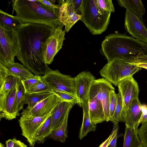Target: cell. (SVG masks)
<instances>
[{
	"label": "cell",
	"instance_id": "ab89813d",
	"mask_svg": "<svg viewBox=\"0 0 147 147\" xmlns=\"http://www.w3.org/2000/svg\"><path fill=\"white\" fill-rule=\"evenodd\" d=\"M82 0H67L76 13L81 15V7Z\"/></svg>",
	"mask_w": 147,
	"mask_h": 147
},
{
	"label": "cell",
	"instance_id": "7402d4cb",
	"mask_svg": "<svg viewBox=\"0 0 147 147\" xmlns=\"http://www.w3.org/2000/svg\"><path fill=\"white\" fill-rule=\"evenodd\" d=\"M117 1L120 6L142 18L145 10L142 1L140 0H118Z\"/></svg>",
	"mask_w": 147,
	"mask_h": 147
},
{
	"label": "cell",
	"instance_id": "4fadbf2b",
	"mask_svg": "<svg viewBox=\"0 0 147 147\" xmlns=\"http://www.w3.org/2000/svg\"><path fill=\"white\" fill-rule=\"evenodd\" d=\"M63 101L59 97L53 93L31 109H23L21 116L26 118L43 116L51 112L59 102Z\"/></svg>",
	"mask_w": 147,
	"mask_h": 147
},
{
	"label": "cell",
	"instance_id": "f1b7e54d",
	"mask_svg": "<svg viewBox=\"0 0 147 147\" xmlns=\"http://www.w3.org/2000/svg\"><path fill=\"white\" fill-rule=\"evenodd\" d=\"M123 108L122 101L120 92L117 94V103L116 107L110 121L114 123L122 122V112Z\"/></svg>",
	"mask_w": 147,
	"mask_h": 147
},
{
	"label": "cell",
	"instance_id": "8d00e7d4",
	"mask_svg": "<svg viewBox=\"0 0 147 147\" xmlns=\"http://www.w3.org/2000/svg\"><path fill=\"white\" fill-rule=\"evenodd\" d=\"M117 103V94L113 90L110 93L109 110L110 121L114 113Z\"/></svg>",
	"mask_w": 147,
	"mask_h": 147
},
{
	"label": "cell",
	"instance_id": "52a82bcc",
	"mask_svg": "<svg viewBox=\"0 0 147 147\" xmlns=\"http://www.w3.org/2000/svg\"><path fill=\"white\" fill-rule=\"evenodd\" d=\"M41 77L51 91L55 90L64 92L76 96L74 78L63 74L58 70L51 69Z\"/></svg>",
	"mask_w": 147,
	"mask_h": 147
},
{
	"label": "cell",
	"instance_id": "484cf974",
	"mask_svg": "<svg viewBox=\"0 0 147 147\" xmlns=\"http://www.w3.org/2000/svg\"><path fill=\"white\" fill-rule=\"evenodd\" d=\"M21 80L20 78L16 76H6L3 84L0 86V101L2 100L17 83Z\"/></svg>",
	"mask_w": 147,
	"mask_h": 147
},
{
	"label": "cell",
	"instance_id": "e575fe53",
	"mask_svg": "<svg viewBox=\"0 0 147 147\" xmlns=\"http://www.w3.org/2000/svg\"><path fill=\"white\" fill-rule=\"evenodd\" d=\"M41 79V76L39 75H35L34 76L26 80L22 81L26 93Z\"/></svg>",
	"mask_w": 147,
	"mask_h": 147
},
{
	"label": "cell",
	"instance_id": "d590c367",
	"mask_svg": "<svg viewBox=\"0 0 147 147\" xmlns=\"http://www.w3.org/2000/svg\"><path fill=\"white\" fill-rule=\"evenodd\" d=\"M138 132L142 147H147V123L142 124Z\"/></svg>",
	"mask_w": 147,
	"mask_h": 147
},
{
	"label": "cell",
	"instance_id": "f6af8a7d",
	"mask_svg": "<svg viewBox=\"0 0 147 147\" xmlns=\"http://www.w3.org/2000/svg\"><path fill=\"white\" fill-rule=\"evenodd\" d=\"M0 147H4V146H3V144H2L1 143H0Z\"/></svg>",
	"mask_w": 147,
	"mask_h": 147
},
{
	"label": "cell",
	"instance_id": "277c9868",
	"mask_svg": "<svg viewBox=\"0 0 147 147\" xmlns=\"http://www.w3.org/2000/svg\"><path fill=\"white\" fill-rule=\"evenodd\" d=\"M111 14L100 11L97 0H82L80 20L94 35L101 34L107 30Z\"/></svg>",
	"mask_w": 147,
	"mask_h": 147
},
{
	"label": "cell",
	"instance_id": "8fae6325",
	"mask_svg": "<svg viewBox=\"0 0 147 147\" xmlns=\"http://www.w3.org/2000/svg\"><path fill=\"white\" fill-rule=\"evenodd\" d=\"M124 26L132 37L147 45V28L142 18L126 9Z\"/></svg>",
	"mask_w": 147,
	"mask_h": 147
},
{
	"label": "cell",
	"instance_id": "4dcf8cb0",
	"mask_svg": "<svg viewBox=\"0 0 147 147\" xmlns=\"http://www.w3.org/2000/svg\"><path fill=\"white\" fill-rule=\"evenodd\" d=\"M51 92L46 83L42 78L26 94Z\"/></svg>",
	"mask_w": 147,
	"mask_h": 147
},
{
	"label": "cell",
	"instance_id": "603a6c76",
	"mask_svg": "<svg viewBox=\"0 0 147 147\" xmlns=\"http://www.w3.org/2000/svg\"><path fill=\"white\" fill-rule=\"evenodd\" d=\"M83 119L82 125L80 128L79 138L82 140L87 136L90 131H95L96 129V125L94 124L91 121L89 116L88 104H84L82 107Z\"/></svg>",
	"mask_w": 147,
	"mask_h": 147
},
{
	"label": "cell",
	"instance_id": "d4e9b609",
	"mask_svg": "<svg viewBox=\"0 0 147 147\" xmlns=\"http://www.w3.org/2000/svg\"><path fill=\"white\" fill-rule=\"evenodd\" d=\"M22 24L15 16L0 10V24L16 31Z\"/></svg>",
	"mask_w": 147,
	"mask_h": 147
},
{
	"label": "cell",
	"instance_id": "cb8c5ba5",
	"mask_svg": "<svg viewBox=\"0 0 147 147\" xmlns=\"http://www.w3.org/2000/svg\"><path fill=\"white\" fill-rule=\"evenodd\" d=\"M68 111L65 119L61 124L50 135V138L62 143H64L68 137L67 131V120L70 111Z\"/></svg>",
	"mask_w": 147,
	"mask_h": 147
},
{
	"label": "cell",
	"instance_id": "6da1fadb",
	"mask_svg": "<svg viewBox=\"0 0 147 147\" xmlns=\"http://www.w3.org/2000/svg\"><path fill=\"white\" fill-rule=\"evenodd\" d=\"M53 29L44 25L22 23L16 30L19 45L16 56L35 76L45 75L50 69L46 63L47 42Z\"/></svg>",
	"mask_w": 147,
	"mask_h": 147
},
{
	"label": "cell",
	"instance_id": "1f68e13d",
	"mask_svg": "<svg viewBox=\"0 0 147 147\" xmlns=\"http://www.w3.org/2000/svg\"><path fill=\"white\" fill-rule=\"evenodd\" d=\"M128 62L147 70V54H140L130 59Z\"/></svg>",
	"mask_w": 147,
	"mask_h": 147
},
{
	"label": "cell",
	"instance_id": "d6a6232c",
	"mask_svg": "<svg viewBox=\"0 0 147 147\" xmlns=\"http://www.w3.org/2000/svg\"><path fill=\"white\" fill-rule=\"evenodd\" d=\"M98 7L100 11L105 13H113L115 8L111 0H97Z\"/></svg>",
	"mask_w": 147,
	"mask_h": 147
},
{
	"label": "cell",
	"instance_id": "b9f144b4",
	"mask_svg": "<svg viewBox=\"0 0 147 147\" xmlns=\"http://www.w3.org/2000/svg\"><path fill=\"white\" fill-rule=\"evenodd\" d=\"M121 135V134H119L118 131L116 136L111 140L109 147H116L117 139Z\"/></svg>",
	"mask_w": 147,
	"mask_h": 147
},
{
	"label": "cell",
	"instance_id": "d6986e66",
	"mask_svg": "<svg viewBox=\"0 0 147 147\" xmlns=\"http://www.w3.org/2000/svg\"><path fill=\"white\" fill-rule=\"evenodd\" d=\"M75 104L66 101L60 102L54 108L51 115V133L63 122L69 110Z\"/></svg>",
	"mask_w": 147,
	"mask_h": 147
},
{
	"label": "cell",
	"instance_id": "4316f807",
	"mask_svg": "<svg viewBox=\"0 0 147 147\" xmlns=\"http://www.w3.org/2000/svg\"><path fill=\"white\" fill-rule=\"evenodd\" d=\"M52 93V92H49L26 94L25 104H28V105L25 109L28 110L31 109Z\"/></svg>",
	"mask_w": 147,
	"mask_h": 147
},
{
	"label": "cell",
	"instance_id": "836d02e7",
	"mask_svg": "<svg viewBox=\"0 0 147 147\" xmlns=\"http://www.w3.org/2000/svg\"><path fill=\"white\" fill-rule=\"evenodd\" d=\"M51 92L59 97L63 101H66L74 104L78 103V99L76 96L70 94L55 90Z\"/></svg>",
	"mask_w": 147,
	"mask_h": 147
},
{
	"label": "cell",
	"instance_id": "ee69618b",
	"mask_svg": "<svg viewBox=\"0 0 147 147\" xmlns=\"http://www.w3.org/2000/svg\"><path fill=\"white\" fill-rule=\"evenodd\" d=\"M27 146L19 140H16L13 147H27Z\"/></svg>",
	"mask_w": 147,
	"mask_h": 147
},
{
	"label": "cell",
	"instance_id": "3957f363",
	"mask_svg": "<svg viewBox=\"0 0 147 147\" xmlns=\"http://www.w3.org/2000/svg\"><path fill=\"white\" fill-rule=\"evenodd\" d=\"M101 51L108 62L115 59L128 61L140 54H147V45L126 34L115 33L106 36Z\"/></svg>",
	"mask_w": 147,
	"mask_h": 147
},
{
	"label": "cell",
	"instance_id": "9a60e30c",
	"mask_svg": "<svg viewBox=\"0 0 147 147\" xmlns=\"http://www.w3.org/2000/svg\"><path fill=\"white\" fill-rule=\"evenodd\" d=\"M14 76L24 81L34 75L23 65L18 63L0 62V86L3 84L6 76Z\"/></svg>",
	"mask_w": 147,
	"mask_h": 147
},
{
	"label": "cell",
	"instance_id": "74e56055",
	"mask_svg": "<svg viewBox=\"0 0 147 147\" xmlns=\"http://www.w3.org/2000/svg\"><path fill=\"white\" fill-rule=\"evenodd\" d=\"M118 123H114L113 127L112 132L108 138L103 142L99 147H108L111 140L116 135L118 131Z\"/></svg>",
	"mask_w": 147,
	"mask_h": 147
},
{
	"label": "cell",
	"instance_id": "ac0fdd59",
	"mask_svg": "<svg viewBox=\"0 0 147 147\" xmlns=\"http://www.w3.org/2000/svg\"><path fill=\"white\" fill-rule=\"evenodd\" d=\"M144 107L139 99L134 100L129 109L123 117L122 122L125 126L134 127L141 123L143 113Z\"/></svg>",
	"mask_w": 147,
	"mask_h": 147
},
{
	"label": "cell",
	"instance_id": "44dd1931",
	"mask_svg": "<svg viewBox=\"0 0 147 147\" xmlns=\"http://www.w3.org/2000/svg\"><path fill=\"white\" fill-rule=\"evenodd\" d=\"M138 126L134 127L125 126L123 147H140L142 145L138 135Z\"/></svg>",
	"mask_w": 147,
	"mask_h": 147
},
{
	"label": "cell",
	"instance_id": "e0dca14e",
	"mask_svg": "<svg viewBox=\"0 0 147 147\" xmlns=\"http://www.w3.org/2000/svg\"><path fill=\"white\" fill-rule=\"evenodd\" d=\"M60 6L59 10L60 20L65 26V30L68 32L78 20L80 15L77 14L71 5L66 0H58Z\"/></svg>",
	"mask_w": 147,
	"mask_h": 147
},
{
	"label": "cell",
	"instance_id": "8992f818",
	"mask_svg": "<svg viewBox=\"0 0 147 147\" xmlns=\"http://www.w3.org/2000/svg\"><path fill=\"white\" fill-rule=\"evenodd\" d=\"M19 52L16 31L0 24V62H15Z\"/></svg>",
	"mask_w": 147,
	"mask_h": 147
},
{
	"label": "cell",
	"instance_id": "2e32d148",
	"mask_svg": "<svg viewBox=\"0 0 147 147\" xmlns=\"http://www.w3.org/2000/svg\"><path fill=\"white\" fill-rule=\"evenodd\" d=\"M18 82L6 95L4 98L0 101V120L4 118L11 120L19 116L20 114L18 110L16 99Z\"/></svg>",
	"mask_w": 147,
	"mask_h": 147
},
{
	"label": "cell",
	"instance_id": "bcb514c9",
	"mask_svg": "<svg viewBox=\"0 0 147 147\" xmlns=\"http://www.w3.org/2000/svg\"><path fill=\"white\" fill-rule=\"evenodd\" d=\"M140 147H142V145H141V146H140Z\"/></svg>",
	"mask_w": 147,
	"mask_h": 147
},
{
	"label": "cell",
	"instance_id": "60d3db41",
	"mask_svg": "<svg viewBox=\"0 0 147 147\" xmlns=\"http://www.w3.org/2000/svg\"><path fill=\"white\" fill-rule=\"evenodd\" d=\"M143 113L141 119L142 124L147 123V105H143Z\"/></svg>",
	"mask_w": 147,
	"mask_h": 147
},
{
	"label": "cell",
	"instance_id": "30bf717a",
	"mask_svg": "<svg viewBox=\"0 0 147 147\" xmlns=\"http://www.w3.org/2000/svg\"><path fill=\"white\" fill-rule=\"evenodd\" d=\"M117 86L122 101V120L134 100L138 98L139 89L138 84L133 76L121 80Z\"/></svg>",
	"mask_w": 147,
	"mask_h": 147
},
{
	"label": "cell",
	"instance_id": "7a4b0ae2",
	"mask_svg": "<svg viewBox=\"0 0 147 147\" xmlns=\"http://www.w3.org/2000/svg\"><path fill=\"white\" fill-rule=\"evenodd\" d=\"M12 2L15 16L22 23L41 24L53 29L64 26L60 20L59 12L46 7L38 0H13Z\"/></svg>",
	"mask_w": 147,
	"mask_h": 147
},
{
	"label": "cell",
	"instance_id": "7c38bea8",
	"mask_svg": "<svg viewBox=\"0 0 147 147\" xmlns=\"http://www.w3.org/2000/svg\"><path fill=\"white\" fill-rule=\"evenodd\" d=\"M74 78L78 105L82 107L84 104H88L90 88L95 78L90 72L87 71L81 72Z\"/></svg>",
	"mask_w": 147,
	"mask_h": 147
},
{
	"label": "cell",
	"instance_id": "f546056e",
	"mask_svg": "<svg viewBox=\"0 0 147 147\" xmlns=\"http://www.w3.org/2000/svg\"><path fill=\"white\" fill-rule=\"evenodd\" d=\"M26 94L25 89L21 80L18 83L16 94L18 110L19 112L23 109L25 104Z\"/></svg>",
	"mask_w": 147,
	"mask_h": 147
},
{
	"label": "cell",
	"instance_id": "5bb4252c",
	"mask_svg": "<svg viewBox=\"0 0 147 147\" xmlns=\"http://www.w3.org/2000/svg\"><path fill=\"white\" fill-rule=\"evenodd\" d=\"M60 26L53 30L48 38L45 54L46 63L50 65L53 62L55 55L62 48L65 40V30Z\"/></svg>",
	"mask_w": 147,
	"mask_h": 147
},
{
	"label": "cell",
	"instance_id": "7dc6e473",
	"mask_svg": "<svg viewBox=\"0 0 147 147\" xmlns=\"http://www.w3.org/2000/svg\"></svg>",
	"mask_w": 147,
	"mask_h": 147
},
{
	"label": "cell",
	"instance_id": "9c48e42d",
	"mask_svg": "<svg viewBox=\"0 0 147 147\" xmlns=\"http://www.w3.org/2000/svg\"><path fill=\"white\" fill-rule=\"evenodd\" d=\"M54 109L50 113L43 116L29 118L21 116L19 119L18 122L21 129L22 135L26 138L31 147H34L36 142L37 135L40 128L52 115Z\"/></svg>",
	"mask_w": 147,
	"mask_h": 147
},
{
	"label": "cell",
	"instance_id": "ffe728a7",
	"mask_svg": "<svg viewBox=\"0 0 147 147\" xmlns=\"http://www.w3.org/2000/svg\"><path fill=\"white\" fill-rule=\"evenodd\" d=\"M88 105L90 118L94 124L106 121L103 106L98 99L96 98L89 99Z\"/></svg>",
	"mask_w": 147,
	"mask_h": 147
},
{
	"label": "cell",
	"instance_id": "83f0119b",
	"mask_svg": "<svg viewBox=\"0 0 147 147\" xmlns=\"http://www.w3.org/2000/svg\"><path fill=\"white\" fill-rule=\"evenodd\" d=\"M51 115L46 120L40 128L37 135L36 142L43 143L44 142L45 138L51 134Z\"/></svg>",
	"mask_w": 147,
	"mask_h": 147
},
{
	"label": "cell",
	"instance_id": "5b68a950",
	"mask_svg": "<svg viewBox=\"0 0 147 147\" xmlns=\"http://www.w3.org/2000/svg\"><path fill=\"white\" fill-rule=\"evenodd\" d=\"M141 69L124 60L115 59L107 62L99 73L104 78L117 86L121 80L133 76Z\"/></svg>",
	"mask_w": 147,
	"mask_h": 147
},
{
	"label": "cell",
	"instance_id": "ba28073f",
	"mask_svg": "<svg viewBox=\"0 0 147 147\" xmlns=\"http://www.w3.org/2000/svg\"><path fill=\"white\" fill-rule=\"evenodd\" d=\"M115 88L111 83L104 78L95 79L92 85L89 99L96 98L103 107L106 121H110L109 105L110 92Z\"/></svg>",
	"mask_w": 147,
	"mask_h": 147
},
{
	"label": "cell",
	"instance_id": "7bdbcfd3",
	"mask_svg": "<svg viewBox=\"0 0 147 147\" xmlns=\"http://www.w3.org/2000/svg\"><path fill=\"white\" fill-rule=\"evenodd\" d=\"M16 140L14 138L7 141L6 142V147H13Z\"/></svg>",
	"mask_w": 147,
	"mask_h": 147
},
{
	"label": "cell",
	"instance_id": "f35d334b",
	"mask_svg": "<svg viewBox=\"0 0 147 147\" xmlns=\"http://www.w3.org/2000/svg\"><path fill=\"white\" fill-rule=\"evenodd\" d=\"M42 4L55 12H59L60 5L55 4L56 0H38Z\"/></svg>",
	"mask_w": 147,
	"mask_h": 147
}]
</instances>
